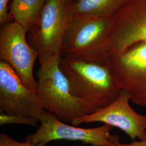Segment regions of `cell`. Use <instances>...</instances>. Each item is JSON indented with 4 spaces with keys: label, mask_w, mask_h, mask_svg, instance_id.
<instances>
[{
    "label": "cell",
    "mask_w": 146,
    "mask_h": 146,
    "mask_svg": "<svg viewBox=\"0 0 146 146\" xmlns=\"http://www.w3.org/2000/svg\"><path fill=\"white\" fill-rule=\"evenodd\" d=\"M59 67L87 114L111 104L122 90L107 65L61 57Z\"/></svg>",
    "instance_id": "6da1fadb"
},
{
    "label": "cell",
    "mask_w": 146,
    "mask_h": 146,
    "mask_svg": "<svg viewBox=\"0 0 146 146\" xmlns=\"http://www.w3.org/2000/svg\"><path fill=\"white\" fill-rule=\"evenodd\" d=\"M74 17V0H46L29 44L38 53L39 62L62 56L63 42Z\"/></svg>",
    "instance_id": "7a4b0ae2"
},
{
    "label": "cell",
    "mask_w": 146,
    "mask_h": 146,
    "mask_svg": "<svg viewBox=\"0 0 146 146\" xmlns=\"http://www.w3.org/2000/svg\"><path fill=\"white\" fill-rule=\"evenodd\" d=\"M111 26L110 16H74L64 38L61 57L106 65L105 45Z\"/></svg>",
    "instance_id": "3957f363"
},
{
    "label": "cell",
    "mask_w": 146,
    "mask_h": 146,
    "mask_svg": "<svg viewBox=\"0 0 146 146\" xmlns=\"http://www.w3.org/2000/svg\"><path fill=\"white\" fill-rule=\"evenodd\" d=\"M60 58L39 62L36 93L45 111L72 121L87 114L71 93L68 80L59 67Z\"/></svg>",
    "instance_id": "277c9868"
},
{
    "label": "cell",
    "mask_w": 146,
    "mask_h": 146,
    "mask_svg": "<svg viewBox=\"0 0 146 146\" xmlns=\"http://www.w3.org/2000/svg\"><path fill=\"white\" fill-rule=\"evenodd\" d=\"M110 17L111 26L105 45L107 58L146 42V0H125Z\"/></svg>",
    "instance_id": "5b68a950"
},
{
    "label": "cell",
    "mask_w": 146,
    "mask_h": 146,
    "mask_svg": "<svg viewBox=\"0 0 146 146\" xmlns=\"http://www.w3.org/2000/svg\"><path fill=\"white\" fill-rule=\"evenodd\" d=\"M36 131L26 138V141L37 146H45L49 142L58 140L81 141L93 146H112L120 142L118 136L110 133L113 127L106 124L94 128H80L63 123L46 111Z\"/></svg>",
    "instance_id": "8992f818"
},
{
    "label": "cell",
    "mask_w": 146,
    "mask_h": 146,
    "mask_svg": "<svg viewBox=\"0 0 146 146\" xmlns=\"http://www.w3.org/2000/svg\"><path fill=\"white\" fill-rule=\"evenodd\" d=\"M106 65L122 90L135 104L146 107V42L107 58Z\"/></svg>",
    "instance_id": "52a82bcc"
},
{
    "label": "cell",
    "mask_w": 146,
    "mask_h": 146,
    "mask_svg": "<svg viewBox=\"0 0 146 146\" xmlns=\"http://www.w3.org/2000/svg\"><path fill=\"white\" fill-rule=\"evenodd\" d=\"M25 29L15 21L5 23L0 29V60L9 64L27 88L36 91L34 66L38 53L27 41Z\"/></svg>",
    "instance_id": "ba28073f"
},
{
    "label": "cell",
    "mask_w": 146,
    "mask_h": 146,
    "mask_svg": "<svg viewBox=\"0 0 146 146\" xmlns=\"http://www.w3.org/2000/svg\"><path fill=\"white\" fill-rule=\"evenodd\" d=\"M0 110L39 121L46 113L36 92L27 88L14 69L3 61H0Z\"/></svg>",
    "instance_id": "9c48e42d"
},
{
    "label": "cell",
    "mask_w": 146,
    "mask_h": 146,
    "mask_svg": "<svg viewBox=\"0 0 146 146\" xmlns=\"http://www.w3.org/2000/svg\"><path fill=\"white\" fill-rule=\"evenodd\" d=\"M128 93L122 90L118 98L111 104L91 114L72 121L74 125L93 122H102L124 131L134 140L146 139V115L136 112L129 104Z\"/></svg>",
    "instance_id": "30bf717a"
},
{
    "label": "cell",
    "mask_w": 146,
    "mask_h": 146,
    "mask_svg": "<svg viewBox=\"0 0 146 146\" xmlns=\"http://www.w3.org/2000/svg\"><path fill=\"white\" fill-rule=\"evenodd\" d=\"M46 0H12L9 13L27 33L36 25Z\"/></svg>",
    "instance_id": "8fae6325"
},
{
    "label": "cell",
    "mask_w": 146,
    "mask_h": 146,
    "mask_svg": "<svg viewBox=\"0 0 146 146\" xmlns=\"http://www.w3.org/2000/svg\"><path fill=\"white\" fill-rule=\"evenodd\" d=\"M125 0H74V16L93 17L110 16Z\"/></svg>",
    "instance_id": "7c38bea8"
},
{
    "label": "cell",
    "mask_w": 146,
    "mask_h": 146,
    "mask_svg": "<svg viewBox=\"0 0 146 146\" xmlns=\"http://www.w3.org/2000/svg\"><path fill=\"white\" fill-rule=\"evenodd\" d=\"M38 122H40V121L35 118L28 117L22 115L9 114L1 111V125L8 124H22L36 127Z\"/></svg>",
    "instance_id": "4fadbf2b"
},
{
    "label": "cell",
    "mask_w": 146,
    "mask_h": 146,
    "mask_svg": "<svg viewBox=\"0 0 146 146\" xmlns=\"http://www.w3.org/2000/svg\"><path fill=\"white\" fill-rule=\"evenodd\" d=\"M0 146H37L28 141L20 142L5 133L0 134Z\"/></svg>",
    "instance_id": "5bb4252c"
},
{
    "label": "cell",
    "mask_w": 146,
    "mask_h": 146,
    "mask_svg": "<svg viewBox=\"0 0 146 146\" xmlns=\"http://www.w3.org/2000/svg\"><path fill=\"white\" fill-rule=\"evenodd\" d=\"M9 0H0V25L13 21L9 13Z\"/></svg>",
    "instance_id": "9a60e30c"
},
{
    "label": "cell",
    "mask_w": 146,
    "mask_h": 146,
    "mask_svg": "<svg viewBox=\"0 0 146 146\" xmlns=\"http://www.w3.org/2000/svg\"><path fill=\"white\" fill-rule=\"evenodd\" d=\"M112 146H146V139L143 140L134 141L128 144L121 143L120 142H116Z\"/></svg>",
    "instance_id": "2e32d148"
}]
</instances>
